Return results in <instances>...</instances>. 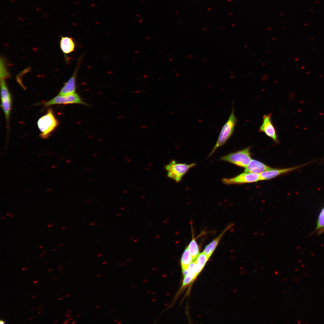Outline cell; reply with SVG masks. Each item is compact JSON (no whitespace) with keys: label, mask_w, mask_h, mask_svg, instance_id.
<instances>
[{"label":"cell","mask_w":324,"mask_h":324,"mask_svg":"<svg viewBox=\"0 0 324 324\" xmlns=\"http://www.w3.org/2000/svg\"><path fill=\"white\" fill-rule=\"evenodd\" d=\"M80 316V314H78V315H77L76 316V317H79V316Z\"/></svg>","instance_id":"cell-29"},{"label":"cell","mask_w":324,"mask_h":324,"mask_svg":"<svg viewBox=\"0 0 324 324\" xmlns=\"http://www.w3.org/2000/svg\"><path fill=\"white\" fill-rule=\"evenodd\" d=\"M70 314H66V316L67 317H69L70 316Z\"/></svg>","instance_id":"cell-23"},{"label":"cell","mask_w":324,"mask_h":324,"mask_svg":"<svg viewBox=\"0 0 324 324\" xmlns=\"http://www.w3.org/2000/svg\"><path fill=\"white\" fill-rule=\"evenodd\" d=\"M0 77L1 79H5L7 77L9 74L5 68L3 60L0 59Z\"/></svg>","instance_id":"cell-19"},{"label":"cell","mask_w":324,"mask_h":324,"mask_svg":"<svg viewBox=\"0 0 324 324\" xmlns=\"http://www.w3.org/2000/svg\"><path fill=\"white\" fill-rule=\"evenodd\" d=\"M62 298H62V297H61V298H59V300H61L62 299Z\"/></svg>","instance_id":"cell-31"},{"label":"cell","mask_w":324,"mask_h":324,"mask_svg":"<svg viewBox=\"0 0 324 324\" xmlns=\"http://www.w3.org/2000/svg\"><path fill=\"white\" fill-rule=\"evenodd\" d=\"M4 79H0L1 106L8 124L11 108L12 99Z\"/></svg>","instance_id":"cell-5"},{"label":"cell","mask_w":324,"mask_h":324,"mask_svg":"<svg viewBox=\"0 0 324 324\" xmlns=\"http://www.w3.org/2000/svg\"><path fill=\"white\" fill-rule=\"evenodd\" d=\"M73 319V318L72 317H70L69 318V320H72Z\"/></svg>","instance_id":"cell-28"},{"label":"cell","mask_w":324,"mask_h":324,"mask_svg":"<svg viewBox=\"0 0 324 324\" xmlns=\"http://www.w3.org/2000/svg\"><path fill=\"white\" fill-rule=\"evenodd\" d=\"M195 165V163L190 164L177 163L172 160L165 166V169L167 171L168 177L178 182L187 172Z\"/></svg>","instance_id":"cell-3"},{"label":"cell","mask_w":324,"mask_h":324,"mask_svg":"<svg viewBox=\"0 0 324 324\" xmlns=\"http://www.w3.org/2000/svg\"><path fill=\"white\" fill-rule=\"evenodd\" d=\"M107 263V261H105V262H103V265L105 264H106Z\"/></svg>","instance_id":"cell-24"},{"label":"cell","mask_w":324,"mask_h":324,"mask_svg":"<svg viewBox=\"0 0 324 324\" xmlns=\"http://www.w3.org/2000/svg\"><path fill=\"white\" fill-rule=\"evenodd\" d=\"M78 104L87 105L83 102L78 94L76 93L64 96L57 95L43 104L45 107L59 104Z\"/></svg>","instance_id":"cell-6"},{"label":"cell","mask_w":324,"mask_h":324,"mask_svg":"<svg viewBox=\"0 0 324 324\" xmlns=\"http://www.w3.org/2000/svg\"><path fill=\"white\" fill-rule=\"evenodd\" d=\"M43 246H40L39 247V248H43Z\"/></svg>","instance_id":"cell-34"},{"label":"cell","mask_w":324,"mask_h":324,"mask_svg":"<svg viewBox=\"0 0 324 324\" xmlns=\"http://www.w3.org/2000/svg\"><path fill=\"white\" fill-rule=\"evenodd\" d=\"M70 294H68L66 295V296L67 297H69L70 296Z\"/></svg>","instance_id":"cell-26"},{"label":"cell","mask_w":324,"mask_h":324,"mask_svg":"<svg viewBox=\"0 0 324 324\" xmlns=\"http://www.w3.org/2000/svg\"><path fill=\"white\" fill-rule=\"evenodd\" d=\"M195 266L194 262H192L189 265L188 267L189 272L187 276L184 277L183 282L182 286H186L196 278V276L194 271Z\"/></svg>","instance_id":"cell-16"},{"label":"cell","mask_w":324,"mask_h":324,"mask_svg":"<svg viewBox=\"0 0 324 324\" xmlns=\"http://www.w3.org/2000/svg\"><path fill=\"white\" fill-rule=\"evenodd\" d=\"M70 310H68V311H67V313H69V312H70Z\"/></svg>","instance_id":"cell-33"},{"label":"cell","mask_w":324,"mask_h":324,"mask_svg":"<svg viewBox=\"0 0 324 324\" xmlns=\"http://www.w3.org/2000/svg\"><path fill=\"white\" fill-rule=\"evenodd\" d=\"M233 225L232 224H229L218 237L205 247L203 252L208 258L213 253L223 236Z\"/></svg>","instance_id":"cell-12"},{"label":"cell","mask_w":324,"mask_h":324,"mask_svg":"<svg viewBox=\"0 0 324 324\" xmlns=\"http://www.w3.org/2000/svg\"><path fill=\"white\" fill-rule=\"evenodd\" d=\"M250 147L222 157L220 160L227 161L240 167L245 168L251 160Z\"/></svg>","instance_id":"cell-4"},{"label":"cell","mask_w":324,"mask_h":324,"mask_svg":"<svg viewBox=\"0 0 324 324\" xmlns=\"http://www.w3.org/2000/svg\"><path fill=\"white\" fill-rule=\"evenodd\" d=\"M60 46L61 50L65 54L73 52L75 48V44L73 38L67 36L61 37Z\"/></svg>","instance_id":"cell-13"},{"label":"cell","mask_w":324,"mask_h":324,"mask_svg":"<svg viewBox=\"0 0 324 324\" xmlns=\"http://www.w3.org/2000/svg\"><path fill=\"white\" fill-rule=\"evenodd\" d=\"M69 321L68 320H66L64 323V324H67L68 323Z\"/></svg>","instance_id":"cell-20"},{"label":"cell","mask_w":324,"mask_h":324,"mask_svg":"<svg viewBox=\"0 0 324 324\" xmlns=\"http://www.w3.org/2000/svg\"><path fill=\"white\" fill-rule=\"evenodd\" d=\"M76 322H77V321H76V320H74V321H73V322H72V324H74V323H76Z\"/></svg>","instance_id":"cell-22"},{"label":"cell","mask_w":324,"mask_h":324,"mask_svg":"<svg viewBox=\"0 0 324 324\" xmlns=\"http://www.w3.org/2000/svg\"><path fill=\"white\" fill-rule=\"evenodd\" d=\"M317 232L319 235L324 232V207L321 209L316 222V226L312 234Z\"/></svg>","instance_id":"cell-17"},{"label":"cell","mask_w":324,"mask_h":324,"mask_svg":"<svg viewBox=\"0 0 324 324\" xmlns=\"http://www.w3.org/2000/svg\"><path fill=\"white\" fill-rule=\"evenodd\" d=\"M99 305H98V306H96V308H99Z\"/></svg>","instance_id":"cell-32"},{"label":"cell","mask_w":324,"mask_h":324,"mask_svg":"<svg viewBox=\"0 0 324 324\" xmlns=\"http://www.w3.org/2000/svg\"><path fill=\"white\" fill-rule=\"evenodd\" d=\"M193 261L196 259L199 254L198 245L194 238H193L188 246Z\"/></svg>","instance_id":"cell-18"},{"label":"cell","mask_w":324,"mask_h":324,"mask_svg":"<svg viewBox=\"0 0 324 324\" xmlns=\"http://www.w3.org/2000/svg\"><path fill=\"white\" fill-rule=\"evenodd\" d=\"M52 226V225L51 224H50L48 225V227H50V226Z\"/></svg>","instance_id":"cell-30"},{"label":"cell","mask_w":324,"mask_h":324,"mask_svg":"<svg viewBox=\"0 0 324 324\" xmlns=\"http://www.w3.org/2000/svg\"><path fill=\"white\" fill-rule=\"evenodd\" d=\"M193 261L192 258L187 247L184 251L181 260L182 269H187Z\"/></svg>","instance_id":"cell-15"},{"label":"cell","mask_w":324,"mask_h":324,"mask_svg":"<svg viewBox=\"0 0 324 324\" xmlns=\"http://www.w3.org/2000/svg\"><path fill=\"white\" fill-rule=\"evenodd\" d=\"M237 122L233 108H232L229 118L222 127L217 142L208 157H210L218 148L224 145L232 135Z\"/></svg>","instance_id":"cell-1"},{"label":"cell","mask_w":324,"mask_h":324,"mask_svg":"<svg viewBox=\"0 0 324 324\" xmlns=\"http://www.w3.org/2000/svg\"><path fill=\"white\" fill-rule=\"evenodd\" d=\"M208 259L203 252L199 254L194 261V271L196 277L203 269Z\"/></svg>","instance_id":"cell-14"},{"label":"cell","mask_w":324,"mask_h":324,"mask_svg":"<svg viewBox=\"0 0 324 324\" xmlns=\"http://www.w3.org/2000/svg\"><path fill=\"white\" fill-rule=\"evenodd\" d=\"M74 72L68 81L65 83L58 94V95L64 96L75 93L76 89V79L80 65V59L79 60Z\"/></svg>","instance_id":"cell-9"},{"label":"cell","mask_w":324,"mask_h":324,"mask_svg":"<svg viewBox=\"0 0 324 324\" xmlns=\"http://www.w3.org/2000/svg\"><path fill=\"white\" fill-rule=\"evenodd\" d=\"M261 180L260 173L245 172L231 178L222 179L223 182L226 184H243L256 182Z\"/></svg>","instance_id":"cell-7"},{"label":"cell","mask_w":324,"mask_h":324,"mask_svg":"<svg viewBox=\"0 0 324 324\" xmlns=\"http://www.w3.org/2000/svg\"><path fill=\"white\" fill-rule=\"evenodd\" d=\"M100 275H101V274H98V275H97V277H99V276H100Z\"/></svg>","instance_id":"cell-27"},{"label":"cell","mask_w":324,"mask_h":324,"mask_svg":"<svg viewBox=\"0 0 324 324\" xmlns=\"http://www.w3.org/2000/svg\"><path fill=\"white\" fill-rule=\"evenodd\" d=\"M37 124L41 132L40 136L44 139L48 137L58 125L52 109H49L46 114L38 119Z\"/></svg>","instance_id":"cell-2"},{"label":"cell","mask_w":324,"mask_h":324,"mask_svg":"<svg viewBox=\"0 0 324 324\" xmlns=\"http://www.w3.org/2000/svg\"><path fill=\"white\" fill-rule=\"evenodd\" d=\"M244 172L260 173L273 169L263 163L255 160H251L245 168Z\"/></svg>","instance_id":"cell-11"},{"label":"cell","mask_w":324,"mask_h":324,"mask_svg":"<svg viewBox=\"0 0 324 324\" xmlns=\"http://www.w3.org/2000/svg\"><path fill=\"white\" fill-rule=\"evenodd\" d=\"M259 131L264 133L275 142H279L277 132L272 123L271 114L263 116L262 123L259 128Z\"/></svg>","instance_id":"cell-8"},{"label":"cell","mask_w":324,"mask_h":324,"mask_svg":"<svg viewBox=\"0 0 324 324\" xmlns=\"http://www.w3.org/2000/svg\"><path fill=\"white\" fill-rule=\"evenodd\" d=\"M0 324H4V321H3L1 320V321H0Z\"/></svg>","instance_id":"cell-21"},{"label":"cell","mask_w":324,"mask_h":324,"mask_svg":"<svg viewBox=\"0 0 324 324\" xmlns=\"http://www.w3.org/2000/svg\"><path fill=\"white\" fill-rule=\"evenodd\" d=\"M309 163L299 166L286 169H276L273 168L272 169L260 173V177L261 180L270 179L281 174L292 171L306 165Z\"/></svg>","instance_id":"cell-10"},{"label":"cell","mask_w":324,"mask_h":324,"mask_svg":"<svg viewBox=\"0 0 324 324\" xmlns=\"http://www.w3.org/2000/svg\"><path fill=\"white\" fill-rule=\"evenodd\" d=\"M102 254H99L98 255V257H99V256H102Z\"/></svg>","instance_id":"cell-25"}]
</instances>
